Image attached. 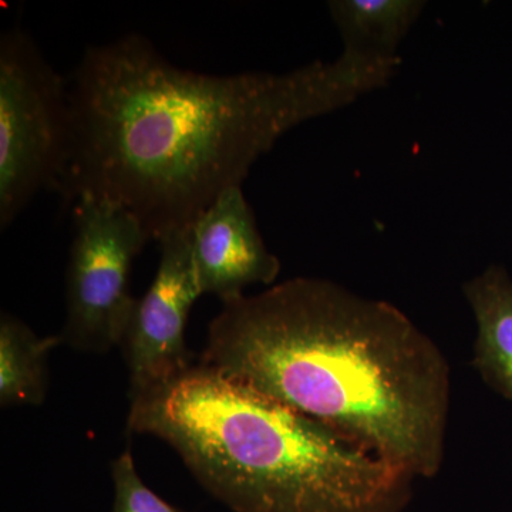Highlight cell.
<instances>
[{
  "label": "cell",
  "mask_w": 512,
  "mask_h": 512,
  "mask_svg": "<svg viewBox=\"0 0 512 512\" xmlns=\"http://www.w3.org/2000/svg\"><path fill=\"white\" fill-rule=\"evenodd\" d=\"M400 63L343 53L288 73L180 69L143 36L89 47L69 84L59 191L120 205L150 239L191 228L279 138L382 89Z\"/></svg>",
  "instance_id": "cell-1"
},
{
  "label": "cell",
  "mask_w": 512,
  "mask_h": 512,
  "mask_svg": "<svg viewBox=\"0 0 512 512\" xmlns=\"http://www.w3.org/2000/svg\"><path fill=\"white\" fill-rule=\"evenodd\" d=\"M201 365L325 424L413 478L440 473L451 369L397 306L323 278L222 303Z\"/></svg>",
  "instance_id": "cell-2"
},
{
  "label": "cell",
  "mask_w": 512,
  "mask_h": 512,
  "mask_svg": "<svg viewBox=\"0 0 512 512\" xmlns=\"http://www.w3.org/2000/svg\"><path fill=\"white\" fill-rule=\"evenodd\" d=\"M128 430L167 443L234 512H402L416 481L204 365L131 399Z\"/></svg>",
  "instance_id": "cell-3"
},
{
  "label": "cell",
  "mask_w": 512,
  "mask_h": 512,
  "mask_svg": "<svg viewBox=\"0 0 512 512\" xmlns=\"http://www.w3.org/2000/svg\"><path fill=\"white\" fill-rule=\"evenodd\" d=\"M72 151L69 86L19 26L0 39V227L59 190Z\"/></svg>",
  "instance_id": "cell-4"
},
{
  "label": "cell",
  "mask_w": 512,
  "mask_h": 512,
  "mask_svg": "<svg viewBox=\"0 0 512 512\" xmlns=\"http://www.w3.org/2000/svg\"><path fill=\"white\" fill-rule=\"evenodd\" d=\"M73 220L59 336L73 349L107 353L123 343L137 303L128 288L131 268L151 239L123 207L89 195L74 201Z\"/></svg>",
  "instance_id": "cell-5"
},
{
  "label": "cell",
  "mask_w": 512,
  "mask_h": 512,
  "mask_svg": "<svg viewBox=\"0 0 512 512\" xmlns=\"http://www.w3.org/2000/svg\"><path fill=\"white\" fill-rule=\"evenodd\" d=\"M153 284L137 299L121 348L130 375V399L173 382L190 370L185 328L202 295L192 258V227L161 239Z\"/></svg>",
  "instance_id": "cell-6"
},
{
  "label": "cell",
  "mask_w": 512,
  "mask_h": 512,
  "mask_svg": "<svg viewBox=\"0 0 512 512\" xmlns=\"http://www.w3.org/2000/svg\"><path fill=\"white\" fill-rule=\"evenodd\" d=\"M192 258L202 295L222 303L242 298L249 286H272L281 274L242 187L225 191L192 225Z\"/></svg>",
  "instance_id": "cell-7"
},
{
  "label": "cell",
  "mask_w": 512,
  "mask_h": 512,
  "mask_svg": "<svg viewBox=\"0 0 512 512\" xmlns=\"http://www.w3.org/2000/svg\"><path fill=\"white\" fill-rule=\"evenodd\" d=\"M463 295L476 319L474 369L494 392L512 402V279L491 265L463 284Z\"/></svg>",
  "instance_id": "cell-8"
},
{
  "label": "cell",
  "mask_w": 512,
  "mask_h": 512,
  "mask_svg": "<svg viewBox=\"0 0 512 512\" xmlns=\"http://www.w3.org/2000/svg\"><path fill=\"white\" fill-rule=\"evenodd\" d=\"M424 0H332L330 18L343 52L382 62H400L399 46L426 9Z\"/></svg>",
  "instance_id": "cell-9"
},
{
  "label": "cell",
  "mask_w": 512,
  "mask_h": 512,
  "mask_svg": "<svg viewBox=\"0 0 512 512\" xmlns=\"http://www.w3.org/2000/svg\"><path fill=\"white\" fill-rule=\"evenodd\" d=\"M60 336H37L10 313L0 318V404L2 407L40 406L45 402L50 352Z\"/></svg>",
  "instance_id": "cell-10"
},
{
  "label": "cell",
  "mask_w": 512,
  "mask_h": 512,
  "mask_svg": "<svg viewBox=\"0 0 512 512\" xmlns=\"http://www.w3.org/2000/svg\"><path fill=\"white\" fill-rule=\"evenodd\" d=\"M114 504L111 512H185L168 504L138 476L130 450L124 451L111 464Z\"/></svg>",
  "instance_id": "cell-11"
}]
</instances>
